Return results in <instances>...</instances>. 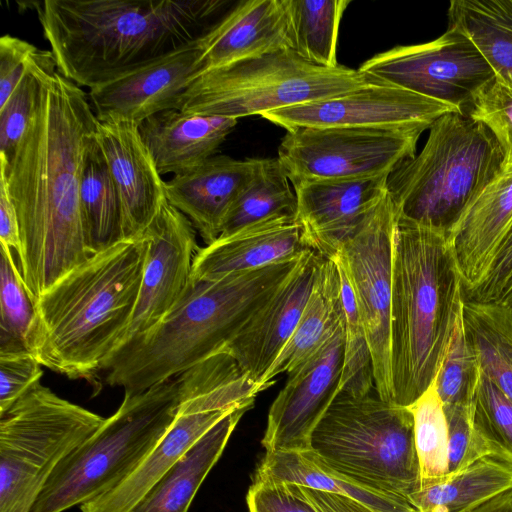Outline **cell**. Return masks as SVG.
Here are the masks:
<instances>
[{"label": "cell", "mask_w": 512, "mask_h": 512, "mask_svg": "<svg viewBox=\"0 0 512 512\" xmlns=\"http://www.w3.org/2000/svg\"><path fill=\"white\" fill-rule=\"evenodd\" d=\"M198 41L91 88L88 97L97 120L139 126L159 112L176 109L182 93L200 74Z\"/></svg>", "instance_id": "cell-18"}, {"label": "cell", "mask_w": 512, "mask_h": 512, "mask_svg": "<svg viewBox=\"0 0 512 512\" xmlns=\"http://www.w3.org/2000/svg\"><path fill=\"white\" fill-rule=\"evenodd\" d=\"M323 258L313 249L306 252L292 275L224 349L258 386L292 336Z\"/></svg>", "instance_id": "cell-21"}, {"label": "cell", "mask_w": 512, "mask_h": 512, "mask_svg": "<svg viewBox=\"0 0 512 512\" xmlns=\"http://www.w3.org/2000/svg\"><path fill=\"white\" fill-rule=\"evenodd\" d=\"M455 111L460 110L397 86L376 83L330 99L274 110L261 117L286 131L353 127L424 132L436 119Z\"/></svg>", "instance_id": "cell-14"}, {"label": "cell", "mask_w": 512, "mask_h": 512, "mask_svg": "<svg viewBox=\"0 0 512 512\" xmlns=\"http://www.w3.org/2000/svg\"><path fill=\"white\" fill-rule=\"evenodd\" d=\"M389 176L305 180L292 184L297 220L310 247L334 257L387 193Z\"/></svg>", "instance_id": "cell-19"}, {"label": "cell", "mask_w": 512, "mask_h": 512, "mask_svg": "<svg viewBox=\"0 0 512 512\" xmlns=\"http://www.w3.org/2000/svg\"><path fill=\"white\" fill-rule=\"evenodd\" d=\"M512 273V227L500 246L482 285L466 299L495 302Z\"/></svg>", "instance_id": "cell-47"}, {"label": "cell", "mask_w": 512, "mask_h": 512, "mask_svg": "<svg viewBox=\"0 0 512 512\" xmlns=\"http://www.w3.org/2000/svg\"><path fill=\"white\" fill-rule=\"evenodd\" d=\"M336 261V260H335ZM344 311V359L338 394L365 396L375 389L372 355L350 281L336 261Z\"/></svg>", "instance_id": "cell-38"}, {"label": "cell", "mask_w": 512, "mask_h": 512, "mask_svg": "<svg viewBox=\"0 0 512 512\" xmlns=\"http://www.w3.org/2000/svg\"><path fill=\"white\" fill-rule=\"evenodd\" d=\"M142 235L147 241V256L141 285L131 321L117 348L154 327L178 304L191 281L199 249L194 226L167 200Z\"/></svg>", "instance_id": "cell-16"}, {"label": "cell", "mask_w": 512, "mask_h": 512, "mask_svg": "<svg viewBox=\"0 0 512 512\" xmlns=\"http://www.w3.org/2000/svg\"><path fill=\"white\" fill-rule=\"evenodd\" d=\"M349 4V0H289L292 50L312 64L339 66V27Z\"/></svg>", "instance_id": "cell-35"}, {"label": "cell", "mask_w": 512, "mask_h": 512, "mask_svg": "<svg viewBox=\"0 0 512 512\" xmlns=\"http://www.w3.org/2000/svg\"><path fill=\"white\" fill-rule=\"evenodd\" d=\"M51 51L41 50L20 83L0 107V159L8 162L34 115L44 78L57 72Z\"/></svg>", "instance_id": "cell-39"}, {"label": "cell", "mask_w": 512, "mask_h": 512, "mask_svg": "<svg viewBox=\"0 0 512 512\" xmlns=\"http://www.w3.org/2000/svg\"><path fill=\"white\" fill-rule=\"evenodd\" d=\"M467 113L497 141L502 169H512V88L494 79L479 92Z\"/></svg>", "instance_id": "cell-43"}, {"label": "cell", "mask_w": 512, "mask_h": 512, "mask_svg": "<svg viewBox=\"0 0 512 512\" xmlns=\"http://www.w3.org/2000/svg\"><path fill=\"white\" fill-rule=\"evenodd\" d=\"M344 319L288 378L267 418L262 445L266 452L310 450L316 426L339 393L344 359Z\"/></svg>", "instance_id": "cell-15"}, {"label": "cell", "mask_w": 512, "mask_h": 512, "mask_svg": "<svg viewBox=\"0 0 512 512\" xmlns=\"http://www.w3.org/2000/svg\"><path fill=\"white\" fill-rule=\"evenodd\" d=\"M253 480L249 512H376L343 495L256 475Z\"/></svg>", "instance_id": "cell-36"}, {"label": "cell", "mask_w": 512, "mask_h": 512, "mask_svg": "<svg viewBox=\"0 0 512 512\" xmlns=\"http://www.w3.org/2000/svg\"><path fill=\"white\" fill-rule=\"evenodd\" d=\"M463 317L481 369L512 401V308L465 298Z\"/></svg>", "instance_id": "cell-33"}, {"label": "cell", "mask_w": 512, "mask_h": 512, "mask_svg": "<svg viewBox=\"0 0 512 512\" xmlns=\"http://www.w3.org/2000/svg\"><path fill=\"white\" fill-rule=\"evenodd\" d=\"M422 133L353 127L301 128L286 132L277 158L291 184L390 176L415 156Z\"/></svg>", "instance_id": "cell-11"}, {"label": "cell", "mask_w": 512, "mask_h": 512, "mask_svg": "<svg viewBox=\"0 0 512 512\" xmlns=\"http://www.w3.org/2000/svg\"><path fill=\"white\" fill-rule=\"evenodd\" d=\"M480 373V363L467 336L462 315L435 377L436 389L443 406L474 403Z\"/></svg>", "instance_id": "cell-41"}, {"label": "cell", "mask_w": 512, "mask_h": 512, "mask_svg": "<svg viewBox=\"0 0 512 512\" xmlns=\"http://www.w3.org/2000/svg\"><path fill=\"white\" fill-rule=\"evenodd\" d=\"M465 289L450 233L397 219L392 243V402L432 384L463 315Z\"/></svg>", "instance_id": "cell-5"}, {"label": "cell", "mask_w": 512, "mask_h": 512, "mask_svg": "<svg viewBox=\"0 0 512 512\" xmlns=\"http://www.w3.org/2000/svg\"><path fill=\"white\" fill-rule=\"evenodd\" d=\"M448 19L476 46L495 79L512 88V0H452Z\"/></svg>", "instance_id": "cell-31"}, {"label": "cell", "mask_w": 512, "mask_h": 512, "mask_svg": "<svg viewBox=\"0 0 512 512\" xmlns=\"http://www.w3.org/2000/svg\"><path fill=\"white\" fill-rule=\"evenodd\" d=\"M473 420L491 457L512 464V401L482 369L474 399Z\"/></svg>", "instance_id": "cell-42"}, {"label": "cell", "mask_w": 512, "mask_h": 512, "mask_svg": "<svg viewBox=\"0 0 512 512\" xmlns=\"http://www.w3.org/2000/svg\"><path fill=\"white\" fill-rule=\"evenodd\" d=\"M239 408L227 409L222 395L215 389L189 381L179 382L176 417L158 444L119 485L82 504L81 511L130 512L200 437Z\"/></svg>", "instance_id": "cell-17"}, {"label": "cell", "mask_w": 512, "mask_h": 512, "mask_svg": "<svg viewBox=\"0 0 512 512\" xmlns=\"http://www.w3.org/2000/svg\"><path fill=\"white\" fill-rule=\"evenodd\" d=\"M200 74L292 49L289 0H246L227 10L199 39Z\"/></svg>", "instance_id": "cell-22"}, {"label": "cell", "mask_w": 512, "mask_h": 512, "mask_svg": "<svg viewBox=\"0 0 512 512\" xmlns=\"http://www.w3.org/2000/svg\"><path fill=\"white\" fill-rule=\"evenodd\" d=\"M475 512H512V491L496 497Z\"/></svg>", "instance_id": "cell-49"}, {"label": "cell", "mask_w": 512, "mask_h": 512, "mask_svg": "<svg viewBox=\"0 0 512 512\" xmlns=\"http://www.w3.org/2000/svg\"><path fill=\"white\" fill-rule=\"evenodd\" d=\"M495 303L505 304L512 308V273L504 284Z\"/></svg>", "instance_id": "cell-50"}, {"label": "cell", "mask_w": 512, "mask_h": 512, "mask_svg": "<svg viewBox=\"0 0 512 512\" xmlns=\"http://www.w3.org/2000/svg\"><path fill=\"white\" fill-rule=\"evenodd\" d=\"M278 216H297L296 195L279 159H261L255 177L229 210L220 236Z\"/></svg>", "instance_id": "cell-34"}, {"label": "cell", "mask_w": 512, "mask_h": 512, "mask_svg": "<svg viewBox=\"0 0 512 512\" xmlns=\"http://www.w3.org/2000/svg\"><path fill=\"white\" fill-rule=\"evenodd\" d=\"M418 154L396 169L387 193L397 219L448 232L502 169V151L467 112L442 115Z\"/></svg>", "instance_id": "cell-6"}, {"label": "cell", "mask_w": 512, "mask_h": 512, "mask_svg": "<svg viewBox=\"0 0 512 512\" xmlns=\"http://www.w3.org/2000/svg\"><path fill=\"white\" fill-rule=\"evenodd\" d=\"M178 405V377L124 393L117 411L56 467L30 512H64L114 489L158 444Z\"/></svg>", "instance_id": "cell-7"}, {"label": "cell", "mask_w": 512, "mask_h": 512, "mask_svg": "<svg viewBox=\"0 0 512 512\" xmlns=\"http://www.w3.org/2000/svg\"><path fill=\"white\" fill-rule=\"evenodd\" d=\"M147 256L143 235L91 254L34 302L26 349L70 379H93L134 312Z\"/></svg>", "instance_id": "cell-3"}, {"label": "cell", "mask_w": 512, "mask_h": 512, "mask_svg": "<svg viewBox=\"0 0 512 512\" xmlns=\"http://www.w3.org/2000/svg\"><path fill=\"white\" fill-rule=\"evenodd\" d=\"M512 227V169H501L450 230L465 297L485 281Z\"/></svg>", "instance_id": "cell-25"}, {"label": "cell", "mask_w": 512, "mask_h": 512, "mask_svg": "<svg viewBox=\"0 0 512 512\" xmlns=\"http://www.w3.org/2000/svg\"><path fill=\"white\" fill-rule=\"evenodd\" d=\"M408 407L414 420L421 488L444 481L448 477V427L435 379Z\"/></svg>", "instance_id": "cell-37"}, {"label": "cell", "mask_w": 512, "mask_h": 512, "mask_svg": "<svg viewBox=\"0 0 512 512\" xmlns=\"http://www.w3.org/2000/svg\"><path fill=\"white\" fill-rule=\"evenodd\" d=\"M249 409H236L210 428L130 512H188L198 489L222 455L239 420Z\"/></svg>", "instance_id": "cell-27"}, {"label": "cell", "mask_w": 512, "mask_h": 512, "mask_svg": "<svg viewBox=\"0 0 512 512\" xmlns=\"http://www.w3.org/2000/svg\"><path fill=\"white\" fill-rule=\"evenodd\" d=\"M512 491V464L486 456L439 483L422 487L408 501L416 512H474Z\"/></svg>", "instance_id": "cell-30"}, {"label": "cell", "mask_w": 512, "mask_h": 512, "mask_svg": "<svg viewBox=\"0 0 512 512\" xmlns=\"http://www.w3.org/2000/svg\"><path fill=\"white\" fill-rule=\"evenodd\" d=\"M312 248L297 216L269 218L219 236L195 254L191 280L258 269L302 256Z\"/></svg>", "instance_id": "cell-24"}, {"label": "cell", "mask_w": 512, "mask_h": 512, "mask_svg": "<svg viewBox=\"0 0 512 512\" xmlns=\"http://www.w3.org/2000/svg\"><path fill=\"white\" fill-rule=\"evenodd\" d=\"M88 94L58 71L42 82L34 115L11 159H0L20 232L22 280L35 302L91 255L80 208L97 118Z\"/></svg>", "instance_id": "cell-1"}, {"label": "cell", "mask_w": 512, "mask_h": 512, "mask_svg": "<svg viewBox=\"0 0 512 512\" xmlns=\"http://www.w3.org/2000/svg\"><path fill=\"white\" fill-rule=\"evenodd\" d=\"M106 418L40 383L0 414V512H30L47 480Z\"/></svg>", "instance_id": "cell-10"}, {"label": "cell", "mask_w": 512, "mask_h": 512, "mask_svg": "<svg viewBox=\"0 0 512 512\" xmlns=\"http://www.w3.org/2000/svg\"><path fill=\"white\" fill-rule=\"evenodd\" d=\"M237 122L229 117L169 109L147 118L139 131L160 175L174 176L213 157Z\"/></svg>", "instance_id": "cell-26"}, {"label": "cell", "mask_w": 512, "mask_h": 512, "mask_svg": "<svg viewBox=\"0 0 512 512\" xmlns=\"http://www.w3.org/2000/svg\"><path fill=\"white\" fill-rule=\"evenodd\" d=\"M80 208L90 254L125 240L120 198L96 139L88 150L83 166Z\"/></svg>", "instance_id": "cell-32"}, {"label": "cell", "mask_w": 512, "mask_h": 512, "mask_svg": "<svg viewBox=\"0 0 512 512\" xmlns=\"http://www.w3.org/2000/svg\"><path fill=\"white\" fill-rule=\"evenodd\" d=\"M304 255L214 279L191 280L178 304L159 323L107 358L102 367L107 384L138 394L223 352Z\"/></svg>", "instance_id": "cell-4"}, {"label": "cell", "mask_w": 512, "mask_h": 512, "mask_svg": "<svg viewBox=\"0 0 512 512\" xmlns=\"http://www.w3.org/2000/svg\"><path fill=\"white\" fill-rule=\"evenodd\" d=\"M358 69L379 82L463 112L471 108L479 92L495 79L476 46L453 27L432 41L395 46L378 53Z\"/></svg>", "instance_id": "cell-13"}, {"label": "cell", "mask_w": 512, "mask_h": 512, "mask_svg": "<svg viewBox=\"0 0 512 512\" xmlns=\"http://www.w3.org/2000/svg\"><path fill=\"white\" fill-rule=\"evenodd\" d=\"M223 0H46L32 2L57 70L93 88L196 43Z\"/></svg>", "instance_id": "cell-2"}, {"label": "cell", "mask_w": 512, "mask_h": 512, "mask_svg": "<svg viewBox=\"0 0 512 512\" xmlns=\"http://www.w3.org/2000/svg\"><path fill=\"white\" fill-rule=\"evenodd\" d=\"M0 241L16 254L20 250V232L16 210L9 195L5 174L0 171Z\"/></svg>", "instance_id": "cell-48"}, {"label": "cell", "mask_w": 512, "mask_h": 512, "mask_svg": "<svg viewBox=\"0 0 512 512\" xmlns=\"http://www.w3.org/2000/svg\"><path fill=\"white\" fill-rule=\"evenodd\" d=\"M310 450L336 471L407 501L421 488L412 412L377 392L338 394L313 431Z\"/></svg>", "instance_id": "cell-8"}, {"label": "cell", "mask_w": 512, "mask_h": 512, "mask_svg": "<svg viewBox=\"0 0 512 512\" xmlns=\"http://www.w3.org/2000/svg\"><path fill=\"white\" fill-rule=\"evenodd\" d=\"M396 214L386 193L332 257L345 271L366 331L377 394L392 402L390 327Z\"/></svg>", "instance_id": "cell-12"}, {"label": "cell", "mask_w": 512, "mask_h": 512, "mask_svg": "<svg viewBox=\"0 0 512 512\" xmlns=\"http://www.w3.org/2000/svg\"><path fill=\"white\" fill-rule=\"evenodd\" d=\"M42 365L27 350L0 351V414L40 383Z\"/></svg>", "instance_id": "cell-45"}, {"label": "cell", "mask_w": 512, "mask_h": 512, "mask_svg": "<svg viewBox=\"0 0 512 512\" xmlns=\"http://www.w3.org/2000/svg\"><path fill=\"white\" fill-rule=\"evenodd\" d=\"M41 50L10 34L0 38V107L12 95Z\"/></svg>", "instance_id": "cell-46"}, {"label": "cell", "mask_w": 512, "mask_h": 512, "mask_svg": "<svg viewBox=\"0 0 512 512\" xmlns=\"http://www.w3.org/2000/svg\"><path fill=\"white\" fill-rule=\"evenodd\" d=\"M96 140L120 198L124 239L138 238L166 200L165 181L135 123L97 120Z\"/></svg>", "instance_id": "cell-20"}, {"label": "cell", "mask_w": 512, "mask_h": 512, "mask_svg": "<svg viewBox=\"0 0 512 512\" xmlns=\"http://www.w3.org/2000/svg\"><path fill=\"white\" fill-rule=\"evenodd\" d=\"M0 254V351L23 350L34 316V301L22 280L14 251L1 244Z\"/></svg>", "instance_id": "cell-40"}, {"label": "cell", "mask_w": 512, "mask_h": 512, "mask_svg": "<svg viewBox=\"0 0 512 512\" xmlns=\"http://www.w3.org/2000/svg\"><path fill=\"white\" fill-rule=\"evenodd\" d=\"M255 475L343 495L376 512H416L406 499L357 482L325 464L311 450L266 452Z\"/></svg>", "instance_id": "cell-29"}, {"label": "cell", "mask_w": 512, "mask_h": 512, "mask_svg": "<svg viewBox=\"0 0 512 512\" xmlns=\"http://www.w3.org/2000/svg\"><path fill=\"white\" fill-rule=\"evenodd\" d=\"M376 83L382 82L359 69L318 66L284 49L199 74L180 96L176 109L239 119L330 99Z\"/></svg>", "instance_id": "cell-9"}, {"label": "cell", "mask_w": 512, "mask_h": 512, "mask_svg": "<svg viewBox=\"0 0 512 512\" xmlns=\"http://www.w3.org/2000/svg\"><path fill=\"white\" fill-rule=\"evenodd\" d=\"M260 161L214 155L165 181L166 200L190 220L209 245L220 236L229 210L255 177Z\"/></svg>", "instance_id": "cell-23"}, {"label": "cell", "mask_w": 512, "mask_h": 512, "mask_svg": "<svg viewBox=\"0 0 512 512\" xmlns=\"http://www.w3.org/2000/svg\"><path fill=\"white\" fill-rule=\"evenodd\" d=\"M344 319L341 281L334 258H323L300 320L274 363L259 382L261 391L281 373H289L313 353Z\"/></svg>", "instance_id": "cell-28"}, {"label": "cell", "mask_w": 512, "mask_h": 512, "mask_svg": "<svg viewBox=\"0 0 512 512\" xmlns=\"http://www.w3.org/2000/svg\"><path fill=\"white\" fill-rule=\"evenodd\" d=\"M444 412L448 427V477H450L479 459L491 455L474 426V403L446 406Z\"/></svg>", "instance_id": "cell-44"}]
</instances>
